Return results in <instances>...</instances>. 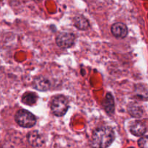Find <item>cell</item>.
<instances>
[{
    "mask_svg": "<svg viewBox=\"0 0 148 148\" xmlns=\"http://www.w3.org/2000/svg\"><path fill=\"white\" fill-rule=\"evenodd\" d=\"M115 139L114 130L110 127H101L93 131L90 140L92 148H107Z\"/></svg>",
    "mask_w": 148,
    "mask_h": 148,
    "instance_id": "obj_1",
    "label": "cell"
},
{
    "mask_svg": "<svg viewBox=\"0 0 148 148\" xmlns=\"http://www.w3.org/2000/svg\"><path fill=\"white\" fill-rule=\"evenodd\" d=\"M69 108L68 101L64 95H56L51 103V110L56 116H63Z\"/></svg>",
    "mask_w": 148,
    "mask_h": 148,
    "instance_id": "obj_2",
    "label": "cell"
},
{
    "mask_svg": "<svg viewBox=\"0 0 148 148\" xmlns=\"http://www.w3.org/2000/svg\"><path fill=\"white\" fill-rule=\"evenodd\" d=\"M14 120L19 126L24 128H30L36 124V116L25 109H20L16 113Z\"/></svg>",
    "mask_w": 148,
    "mask_h": 148,
    "instance_id": "obj_3",
    "label": "cell"
},
{
    "mask_svg": "<svg viewBox=\"0 0 148 148\" xmlns=\"http://www.w3.org/2000/svg\"><path fill=\"white\" fill-rule=\"evenodd\" d=\"M75 35L69 32H62L57 35L56 43L59 47L62 49H69L75 44Z\"/></svg>",
    "mask_w": 148,
    "mask_h": 148,
    "instance_id": "obj_4",
    "label": "cell"
},
{
    "mask_svg": "<svg viewBox=\"0 0 148 148\" xmlns=\"http://www.w3.org/2000/svg\"><path fill=\"white\" fill-rule=\"evenodd\" d=\"M111 31L113 36L117 38H124L128 34V28L127 25L122 23H116L112 25Z\"/></svg>",
    "mask_w": 148,
    "mask_h": 148,
    "instance_id": "obj_5",
    "label": "cell"
},
{
    "mask_svg": "<svg viewBox=\"0 0 148 148\" xmlns=\"http://www.w3.org/2000/svg\"><path fill=\"white\" fill-rule=\"evenodd\" d=\"M130 131L136 137H143L147 132V127L143 121H134L130 125Z\"/></svg>",
    "mask_w": 148,
    "mask_h": 148,
    "instance_id": "obj_6",
    "label": "cell"
},
{
    "mask_svg": "<svg viewBox=\"0 0 148 148\" xmlns=\"http://www.w3.org/2000/svg\"><path fill=\"white\" fill-rule=\"evenodd\" d=\"M27 139L29 144L35 147H40L44 143V139L43 136L38 131H33L29 132L27 135Z\"/></svg>",
    "mask_w": 148,
    "mask_h": 148,
    "instance_id": "obj_7",
    "label": "cell"
},
{
    "mask_svg": "<svg viewBox=\"0 0 148 148\" xmlns=\"http://www.w3.org/2000/svg\"><path fill=\"white\" fill-rule=\"evenodd\" d=\"M33 88L39 91H47L51 87L50 81L43 76H38L36 77L33 82Z\"/></svg>",
    "mask_w": 148,
    "mask_h": 148,
    "instance_id": "obj_8",
    "label": "cell"
},
{
    "mask_svg": "<svg viewBox=\"0 0 148 148\" xmlns=\"http://www.w3.org/2000/svg\"><path fill=\"white\" fill-rule=\"evenodd\" d=\"M74 25L80 30H86L90 27L88 20L82 15H77L73 18Z\"/></svg>",
    "mask_w": 148,
    "mask_h": 148,
    "instance_id": "obj_9",
    "label": "cell"
},
{
    "mask_svg": "<svg viewBox=\"0 0 148 148\" xmlns=\"http://www.w3.org/2000/svg\"><path fill=\"white\" fill-rule=\"evenodd\" d=\"M103 108L105 111H106L107 114L109 115H112L114 113V108H115V104H114V99L111 93L108 92L106 94L105 100L103 101Z\"/></svg>",
    "mask_w": 148,
    "mask_h": 148,
    "instance_id": "obj_10",
    "label": "cell"
},
{
    "mask_svg": "<svg viewBox=\"0 0 148 148\" xmlns=\"http://www.w3.org/2000/svg\"><path fill=\"white\" fill-rule=\"evenodd\" d=\"M128 112L134 118L140 119L143 117V114H144V110H143V106L134 103H130L129 105Z\"/></svg>",
    "mask_w": 148,
    "mask_h": 148,
    "instance_id": "obj_11",
    "label": "cell"
},
{
    "mask_svg": "<svg viewBox=\"0 0 148 148\" xmlns=\"http://www.w3.org/2000/svg\"><path fill=\"white\" fill-rule=\"evenodd\" d=\"M38 100V96L36 93L31 92H27L22 97V102L23 103L27 106H33L36 103Z\"/></svg>",
    "mask_w": 148,
    "mask_h": 148,
    "instance_id": "obj_12",
    "label": "cell"
},
{
    "mask_svg": "<svg viewBox=\"0 0 148 148\" xmlns=\"http://www.w3.org/2000/svg\"><path fill=\"white\" fill-rule=\"evenodd\" d=\"M138 145L140 148H148V138L147 136L142 137L138 140Z\"/></svg>",
    "mask_w": 148,
    "mask_h": 148,
    "instance_id": "obj_13",
    "label": "cell"
}]
</instances>
